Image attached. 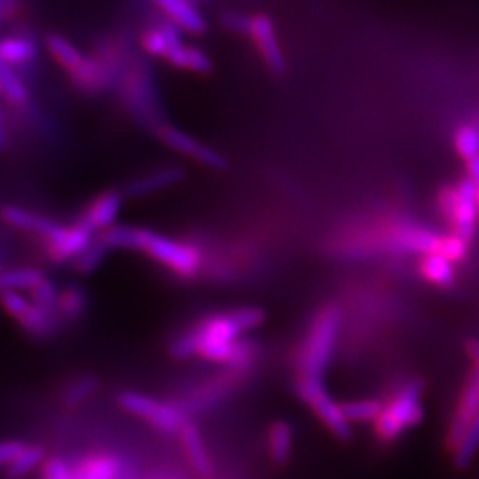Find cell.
Here are the masks:
<instances>
[{
  "mask_svg": "<svg viewBox=\"0 0 479 479\" xmlns=\"http://www.w3.org/2000/svg\"><path fill=\"white\" fill-rule=\"evenodd\" d=\"M120 204H121L120 195L116 192H107L99 195L89 206L82 221L91 229H109L112 227V223L120 212Z\"/></svg>",
  "mask_w": 479,
  "mask_h": 479,
  "instance_id": "13",
  "label": "cell"
},
{
  "mask_svg": "<svg viewBox=\"0 0 479 479\" xmlns=\"http://www.w3.org/2000/svg\"><path fill=\"white\" fill-rule=\"evenodd\" d=\"M223 24L229 31L251 34L253 18H247V16H242V15H236V13H227V15H224Z\"/></svg>",
  "mask_w": 479,
  "mask_h": 479,
  "instance_id": "38",
  "label": "cell"
},
{
  "mask_svg": "<svg viewBox=\"0 0 479 479\" xmlns=\"http://www.w3.org/2000/svg\"><path fill=\"white\" fill-rule=\"evenodd\" d=\"M454 146L458 153L469 161L479 157V128L473 125L460 128L454 137Z\"/></svg>",
  "mask_w": 479,
  "mask_h": 479,
  "instance_id": "24",
  "label": "cell"
},
{
  "mask_svg": "<svg viewBox=\"0 0 479 479\" xmlns=\"http://www.w3.org/2000/svg\"><path fill=\"white\" fill-rule=\"evenodd\" d=\"M116 463L110 458H95L84 465L78 479H114Z\"/></svg>",
  "mask_w": 479,
  "mask_h": 479,
  "instance_id": "28",
  "label": "cell"
},
{
  "mask_svg": "<svg viewBox=\"0 0 479 479\" xmlns=\"http://www.w3.org/2000/svg\"><path fill=\"white\" fill-rule=\"evenodd\" d=\"M144 47L153 56H167V50H169L167 39L161 31L148 32L144 37Z\"/></svg>",
  "mask_w": 479,
  "mask_h": 479,
  "instance_id": "37",
  "label": "cell"
},
{
  "mask_svg": "<svg viewBox=\"0 0 479 479\" xmlns=\"http://www.w3.org/2000/svg\"><path fill=\"white\" fill-rule=\"evenodd\" d=\"M183 172L180 167H167V169H161L159 172H153L146 178H141L133 183H130L127 192L130 195H144V193H150V192L160 191L167 185H172L176 183L178 180H182Z\"/></svg>",
  "mask_w": 479,
  "mask_h": 479,
  "instance_id": "14",
  "label": "cell"
},
{
  "mask_svg": "<svg viewBox=\"0 0 479 479\" xmlns=\"http://www.w3.org/2000/svg\"><path fill=\"white\" fill-rule=\"evenodd\" d=\"M159 7L180 27H183L185 31L199 34L204 32L206 24L203 20V16L199 15V11L183 0H159Z\"/></svg>",
  "mask_w": 479,
  "mask_h": 479,
  "instance_id": "12",
  "label": "cell"
},
{
  "mask_svg": "<svg viewBox=\"0 0 479 479\" xmlns=\"http://www.w3.org/2000/svg\"><path fill=\"white\" fill-rule=\"evenodd\" d=\"M43 276L37 270H15L4 272L0 277V286L4 291L15 289H34L43 283Z\"/></svg>",
  "mask_w": 479,
  "mask_h": 479,
  "instance_id": "22",
  "label": "cell"
},
{
  "mask_svg": "<svg viewBox=\"0 0 479 479\" xmlns=\"http://www.w3.org/2000/svg\"><path fill=\"white\" fill-rule=\"evenodd\" d=\"M96 389L95 379H80L78 382L73 383L68 392H66V403L69 405H77L80 403L82 400H86L93 390Z\"/></svg>",
  "mask_w": 479,
  "mask_h": 479,
  "instance_id": "34",
  "label": "cell"
},
{
  "mask_svg": "<svg viewBox=\"0 0 479 479\" xmlns=\"http://www.w3.org/2000/svg\"><path fill=\"white\" fill-rule=\"evenodd\" d=\"M2 302H4V307L18 319L31 309V304H27L16 291H4Z\"/></svg>",
  "mask_w": 479,
  "mask_h": 479,
  "instance_id": "35",
  "label": "cell"
},
{
  "mask_svg": "<svg viewBox=\"0 0 479 479\" xmlns=\"http://www.w3.org/2000/svg\"><path fill=\"white\" fill-rule=\"evenodd\" d=\"M467 350H469V355L473 357V360L476 362L479 370V341H471V343L467 345Z\"/></svg>",
  "mask_w": 479,
  "mask_h": 479,
  "instance_id": "43",
  "label": "cell"
},
{
  "mask_svg": "<svg viewBox=\"0 0 479 479\" xmlns=\"http://www.w3.org/2000/svg\"><path fill=\"white\" fill-rule=\"evenodd\" d=\"M0 86H2V93L7 96L13 103H24L27 93L22 86V82L18 80V77L15 75V71L9 68V64L2 63L0 66Z\"/></svg>",
  "mask_w": 479,
  "mask_h": 479,
  "instance_id": "26",
  "label": "cell"
},
{
  "mask_svg": "<svg viewBox=\"0 0 479 479\" xmlns=\"http://www.w3.org/2000/svg\"><path fill=\"white\" fill-rule=\"evenodd\" d=\"M251 36L255 37V45H257L265 63L268 64V68L276 73H283L285 71V59H283L281 50H279L272 22L263 15L255 16L253 26H251Z\"/></svg>",
  "mask_w": 479,
  "mask_h": 479,
  "instance_id": "10",
  "label": "cell"
},
{
  "mask_svg": "<svg viewBox=\"0 0 479 479\" xmlns=\"http://www.w3.org/2000/svg\"><path fill=\"white\" fill-rule=\"evenodd\" d=\"M160 137L169 148H172V150H176L180 153H185L191 159L199 160L201 163H204L208 167L224 169L227 165V161H225L223 155H219L217 151H213V150H210L206 146H201L197 141H193L187 133L178 131L176 128H163L160 131Z\"/></svg>",
  "mask_w": 479,
  "mask_h": 479,
  "instance_id": "9",
  "label": "cell"
},
{
  "mask_svg": "<svg viewBox=\"0 0 479 479\" xmlns=\"http://www.w3.org/2000/svg\"><path fill=\"white\" fill-rule=\"evenodd\" d=\"M105 251H107V247L103 245L101 240L93 242L82 255L77 257V268H78V272H82V274L93 272L96 266L99 265V261L103 259Z\"/></svg>",
  "mask_w": 479,
  "mask_h": 479,
  "instance_id": "30",
  "label": "cell"
},
{
  "mask_svg": "<svg viewBox=\"0 0 479 479\" xmlns=\"http://www.w3.org/2000/svg\"><path fill=\"white\" fill-rule=\"evenodd\" d=\"M47 45H48V50L52 52V56L69 71L75 73L84 64V57L77 52V48H73L61 36L50 34L47 39Z\"/></svg>",
  "mask_w": 479,
  "mask_h": 479,
  "instance_id": "20",
  "label": "cell"
},
{
  "mask_svg": "<svg viewBox=\"0 0 479 479\" xmlns=\"http://www.w3.org/2000/svg\"><path fill=\"white\" fill-rule=\"evenodd\" d=\"M291 451V430L285 421L270 428V456L277 465H285Z\"/></svg>",
  "mask_w": 479,
  "mask_h": 479,
  "instance_id": "19",
  "label": "cell"
},
{
  "mask_svg": "<svg viewBox=\"0 0 479 479\" xmlns=\"http://www.w3.org/2000/svg\"><path fill=\"white\" fill-rule=\"evenodd\" d=\"M456 203H458V192L456 189H444L441 192V197H439V206L444 213L447 221L451 223L453 215H454V210H456Z\"/></svg>",
  "mask_w": 479,
  "mask_h": 479,
  "instance_id": "40",
  "label": "cell"
},
{
  "mask_svg": "<svg viewBox=\"0 0 479 479\" xmlns=\"http://www.w3.org/2000/svg\"><path fill=\"white\" fill-rule=\"evenodd\" d=\"M26 451V446L16 441H7L0 447V462L4 467H9L22 453Z\"/></svg>",
  "mask_w": 479,
  "mask_h": 479,
  "instance_id": "39",
  "label": "cell"
},
{
  "mask_svg": "<svg viewBox=\"0 0 479 479\" xmlns=\"http://www.w3.org/2000/svg\"><path fill=\"white\" fill-rule=\"evenodd\" d=\"M99 240L103 242V245L107 249H110V247H116V249H142L144 229L114 225V227L105 229Z\"/></svg>",
  "mask_w": 479,
  "mask_h": 479,
  "instance_id": "15",
  "label": "cell"
},
{
  "mask_svg": "<svg viewBox=\"0 0 479 479\" xmlns=\"http://www.w3.org/2000/svg\"><path fill=\"white\" fill-rule=\"evenodd\" d=\"M183 68H189V69H193L197 73H208L210 71V61L206 59V56L201 50L185 48Z\"/></svg>",
  "mask_w": 479,
  "mask_h": 479,
  "instance_id": "36",
  "label": "cell"
},
{
  "mask_svg": "<svg viewBox=\"0 0 479 479\" xmlns=\"http://www.w3.org/2000/svg\"><path fill=\"white\" fill-rule=\"evenodd\" d=\"M2 219L7 224H11V225L36 231V233H39L43 236H47V240L56 238L63 231V227L59 224L52 223V221L43 219V217H37L34 213H29V212L18 208V206H4Z\"/></svg>",
  "mask_w": 479,
  "mask_h": 479,
  "instance_id": "11",
  "label": "cell"
},
{
  "mask_svg": "<svg viewBox=\"0 0 479 479\" xmlns=\"http://www.w3.org/2000/svg\"><path fill=\"white\" fill-rule=\"evenodd\" d=\"M456 192H458V203H456V210H454L451 224L454 227V234L469 242L474 234L479 212L478 197H476V189H474L473 180L465 178L456 187Z\"/></svg>",
  "mask_w": 479,
  "mask_h": 479,
  "instance_id": "7",
  "label": "cell"
},
{
  "mask_svg": "<svg viewBox=\"0 0 479 479\" xmlns=\"http://www.w3.org/2000/svg\"><path fill=\"white\" fill-rule=\"evenodd\" d=\"M20 323L36 336H47L54 328V318L52 311H43L37 309L31 304V309L20 318Z\"/></svg>",
  "mask_w": 479,
  "mask_h": 479,
  "instance_id": "25",
  "label": "cell"
},
{
  "mask_svg": "<svg viewBox=\"0 0 479 479\" xmlns=\"http://www.w3.org/2000/svg\"><path fill=\"white\" fill-rule=\"evenodd\" d=\"M479 449V415L478 419L474 421V424H473V428L469 430V433H467V437H465V441L462 443V446L458 447L456 451H454V465L456 467H460V469H463V467H467L471 462H473V458H474V454H476V451Z\"/></svg>",
  "mask_w": 479,
  "mask_h": 479,
  "instance_id": "27",
  "label": "cell"
},
{
  "mask_svg": "<svg viewBox=\"0 0 479 479\" xmlns=\"http://www.w3.org/2000/svg\"><path fill=\"white\" fill-rule=\"evenodd\" d=\"M36 47L29 39L7 37L0 45V57L4 64H26L34 59Z\"/></svg>",
  "mask_w": 479,
  "mask_h": 479,
  "instance_id": "18",
  "label": "cell"
},
{
  "mask_svg": "<svg viewBox=\"0 0 479 479\" xmlns=\"http://www.w3.org/2000/svg\"><path fill=\"white\" fill-rule=\"evenodd\" d=\"M469 178L473 180L474 183V189H476V197H478V208H479V157L471 160L469 161Z\"/></svg>",
  "mask_w": 479,
  "mask_h": 479,
  "instance_id": "42",
  "label": "cell"
},
{
  "mask_svg": "<svg viewBox=\"0 0 479 479\" xmlns=\"http://www.w3.org/2000/svg\"><path fill=\"white\" fill-rule=\"evenodd\" d=\"M343 414L349 421L355 422H366V421H377L382 414V407L375 400H364V401H350L341 405Z\"/></svg>",
  "mask_w": 479,
  "mask_h": 479,
  "instance_id": "23",
  "label": "cell"
},
{
  "mask_svg": "<svg viewBox=\"0 0 479 479\" xmlns=\"http://www.w3.org/2000/svg\"><path fill=\"white\" fill-rule=\"evenodd\" d=\"M120 405L131 414L148 419L150 422H153L159 430L165 432V433L182 432L185 428L183 417L174 407L153 401L148 396H142L137 392H123L120 396Z\"/></svg>",
  "mask_w": 479,
  "mask_h": 479,
  "instance_id": "5",
  "label": "cell"
},
{
  "mask_svg": "<svg viewBox=\"0 0 479 479\" xmlns=\"http://www.w3.org/2000/svg\"><path fill=\"white\" fill-rule=\"evenodd\" d=\"M93 229L84 223L78 221L71 227H63V231L48 240V255L54 261H66L73 255H82L93 242H91Z\"/></svg>",
  "mask_w": 479,
  "mask_h": 479,
  "instance_id": "8",
  "label": "cell"
},
{
  "mask_svg": "<svg viewBox=\"0 0 479 479\" xmlns=\"http://www.w3.org/2000/svg\"><path fill=\"white\" fill-rule=\"evenodd\" d=\"M182 439H183V444H185V449L189 453V458H191L192 465L195 467V471L199 474H208L210 473V458H208L206 447L203 444V439H201L197 428L192 424H185V428L182 430Z\"/></svg>",
  "mask_w": 479,
  "mask_h": 479,
  "instance_id": "16",
  "label": "cell"
},
{
  "mask_svg": "<svg viewBox=\"0 0 479 479\" xmlns=\"http://www.w3.org/2000/svg\"><path fill=\"white\" fill-rule=\"evenodd\" d=\"M57 291L50 281H43L37 287L32 289V306L43 311H52L57 306Z\"/></svg>",
  "mask_w": 479,
  "mask_h": 479,
  "instance_id": "29",
  "label": "cell"
},
{
  "mask_svg": "<svg viewBox=\"0 0 479 479\" xmlns=\"http://www.w3.org/2000/svg\"><path fill=\"white\" fill-rule=\"evenodd\" d=\"M43 456H45V453L41 447H26V451L9 467H5V476L9 479H20L27 476L34 467H37L41 463Z\"/></svg>",
  "mask_w": 479,
  "mask_h": 479,
  "instance_id": "21",
  "label": "cell"
},
{
  "mask_svg": "<svg viewBox=\"0 0 479 479\" xmlns=\"http://www.w3.org/2000/svg\"><path fill=\"white\" fill-rule=\"evenodd\" d=\"M419 398V383H409L405 389H401L400 394L383 409L382 414L377 419V433L385 441H392L407 428L419 424L422 419V407Z\"/></svg>",
  "mask_w": 479,
  "mask_h": 479,
  "instance_id": "2",
  "label": "cell"
},
{
  "mask_svg": "<svg viewBox=\"0 0 479 479\" xmlns=\"http://www.w3.org/2000/svg\"><path fill=\"white\" fill-rule=\"evenodd\" d=\"M229 317L233 318L240 330H245V328L259 325L265 319V313L261 309H255V307H244V309L233 311Z\"/></svg>",
  "mask_w": 479,
  "mask_h": 479,
  "instance_id": "33",
  "label": "cell"
},
{
  "mask_svg": "<svg viewBox=\"0 0 479 479\" xmlns=\"http://www.w3.org/2000/svg\"><path fill=\"white\" fill-rule=\"evenodd\" d=\"M338 323H339V313L336 307L325 309L317 318L311 328V334L306 341V347L302 350V359H300L302 377L300 379L321 380L323 370L327 368L332 350H334Z\"/></svg>",
  "mask_w": 479,
  "mask_h": 479,
  "instance_id": "1",
  "label": "cell"
},
{
  "mask_svg": "<svg viewBox=\"0 0 479 479\" xmlns=\"http://www.w3.org/2000/svg\"><path fill=\"white\" fill-rule=\"evenodd\" d=\"M479 415V370H474L467 383L465 389L462 392V400L458 403V411L456 415L453 417V422L449 426V433H447V444L456 451L458 447L462 446V443L465 441L469 430L473 428L474 421L478 419Z\"/></svg>",
  "mask_w": 479,
  "mask_h": 479,
  "instance_id": "6",
  "label": "cell"
},
{
  "mask_svg": "<svg viewBox=\"0 0 479 479\" xmlns=\"http://www.w3.org/2000/svg\"><path fill=\"white\" fill-rule=\"evenodd\" d=\"M45 479H73L61 460H48L45 465Z\"/></svg>",
  "mask_w": 479,
  "mask_h": 479,
  "instance_id": "41",
  "label": "cell"
},
{
  "mask_svg": "<svg viewBox=\"0 0 479 479\" xmlns=\"http://www.w3.org/2000/svg\"><path fill=\"white\" fill-rule=\"evenodd\" d=\"M300 398L317 412L325 426L339 439L349 441L351 437L350 421L343 414V409L332 401V398L323 389L321 380L300 379L297 387Z\"/></svg>",
  "mask_w": 479,
  "mask_h": 479,
  "instance_id": "3",
  "label": "cell"
},
{
  "mask_svg": "<svg viewBox=\"0 0 479 479\" xmlns=\"http://www.w3.org/2000/svg\"><path fill=\"white\" fill-rule=\"evenodd\" d=\"M421 272L426 279H430L435 285L449 286L454 279L451 261L441 255H428L421 263Z\"/></svg>",
  "mask_w": 479,
  "mask_h": 479,
  "instance_id": "17",
  "label": "cell"
},
{
  "mask_svg": "<svg viewBox=\"0 0 479 479\" xmlns=\"http://www.w3.org/2000/svg\"><path fill=\"white\" fill-rule=\"evenodd\" d=\"M141 251H146L151 257H155L157 261L167 265L176 274L185 277H191L199 268V255L192 247L180 245L146 229H144V240Z\"/></svg>",
  "mask_w": 479,
  "mask_h": 479,
  "instance_id": "4",
  "label": "cell"
},
{
  "mask_svg": "<svg viewBox=\"0 0 479 479\" xmlns=\"http://www.w3.org/2000/svg\"><path fill=\"white\" fill-rule=\"evenodd\" d=\"M465 251H467V242L462 240L460 236H456V234L443 236L439 255H444L449 261H458L465 255Z\"/></svg>",
  "mask_w": 479,
  "mask_h": 479,
  "instance_id": "32",
  "label": "cell"
},
{
  "mask_svg": "<svg viewBox=\"0 0 479 479\" xmlns=\"http://www.w3.org/2000/svg\"><path fill=\"white\" fill-rule=\"evenodd\" d=\"M59 309L66 317H77L84 309V295L80 289H66L59 297Z\"/></svg>",
  "mask_w": 479,
  "mask_h": 479,
  "instance_id": "31",
  "label": "cell"
}]
</instances>
